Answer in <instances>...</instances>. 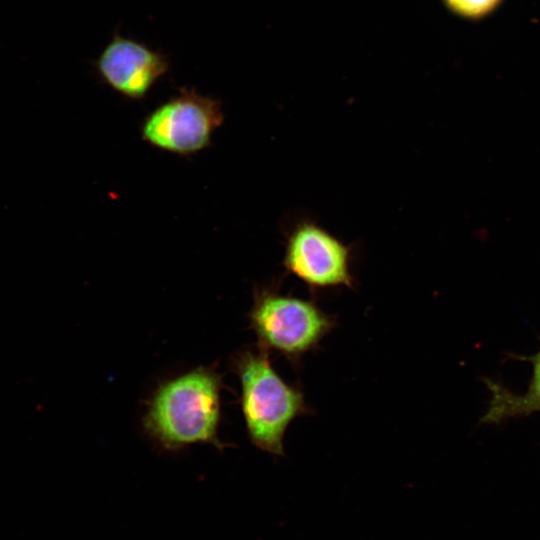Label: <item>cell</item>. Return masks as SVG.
Instances as JSON below:
<instances>
[{
  "mask_svg": "<svg viewBox=\"0 0 540 540\" xmlns=\"http://www.w3.org/2000/svg\"><path fill=\"white\" fill-rule=\"evenodd\" d=\"M241 409L251 442L272 455L284 454V435L290 423L308 413L303 392L276 372L269 352L258 347L236 354Z\"/></svg>",
  "mask_w": 540,
  "mask_h": 540,
  "instance_id": "cell-2",
  "label": "cell"
},
{
  "mask_svg": "<svg viewBox=\"0 0 540 540\" xmlns=\"http://www.w3.org/2000/svg\"><path fill=\"white\" fill-rule=\"evenodd\" d=\"M221 376L199 367L162 383L149 400L143 417L148 435L168 450L194 443L221 448Z\"/></svg>",
  "mask_w": 540,
  "mask_h": 540,
  "instance_id": "cell-1",
  "label": "cell"
},
{
  "mask_svg": "<svg viewBox=\"0 0 540 540\" xmlns=\"http://www.w3.org/2000/svg\"><path fill=\"white\" fill-rule=\"evenodd\" d=\"M223 121L218 99L194 88H181L143 119L140 132L146 143L159 150L190 156L211 144Z\"/></svg>",
  "mask_w": 540,
  "mask_h": 540,
  "instance_id": "cell-4",
  "label": "cell"
},
{
  "mask_svg": "<svg viewBox=\"0 0 540 540\" xmlns=\"http://www.w3.org/2000/svg\"><path fill=\"white\" fill-rule=\"evenodd\" d=\"M456 13L466 17H480L490 12L500 0H444Z\"/></svg>",
  "mask_w": 540,
  "mask_h": 540,
  "instance_id": "cell-8",
  "label": "cell"
},
{
  "mask_svg": "<svg viewBox=\"0 0 540 540\" xmlns=\"http://www.w3.org/2000/svg\"><path fill=\"white\" fill-rule=\"evenodd\" d=\"M249 320L258 347L291 361L314 350L335 324L315 302L268 287L255 289Z\"/></svg>",
  "mask_w": 540,
  "mask_h": 540,
  "instance_id": "cell-3",
  "label": "cell"
},
{
  "mask_svg": "<svg viewBox=\"0 0 540 540\" xmlns=\"http://www.w3.org/2000/svg\"><path fill=\"white\" fill-rule=\"evenodd\" d=\"M530 360L533 365L532 379L524 394H515L501 384L485 380L491 399L482 422L499 423L540 411V350Z\"/></svg>",
  "mask_w": 540,
  "mask_h": 540,
  "instance_id": "cell-7",
  "label": "cell"
},
{
  "mask_svg": "<svg viewBox=\"0 0 540 540\" xmlns=\"http://www.w3.org/2000/svg\"><path fill=\"white\" fill-rule=\"evenodd\" d=\"M93 66L109 88L126 99L139 101L167 74L170 61L160 50L116 32Z\"/></svg>",
  "mask_w": 540,
  "mask_h": 540,
  "instance_id": "cell-6",
  "label": "cell"
},
{
  "mask_svg": "<svg viewBox=\"0 0 540 540\" xmlns=\"http://www.w3.org/2000/svg\"><path fill=\"white\" fill-rule=\"evenodd\" d=\"M283 265L310 288L354 285L349 247L311 221H301L289 232Z\"/></svg>",
  "mask_w": 540,
  "mask_h": 540,
  "instance_id": "cell-5",
  "label": "cell"
}]
</instances>
